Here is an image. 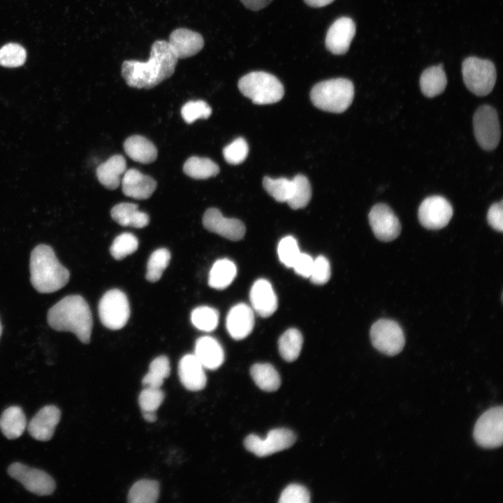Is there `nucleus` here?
<instances>
[{
  "instance_id": "obj_1",
  "label": "nucleus",
  "mask_w": 503,
  "mask_h": 503,
  "mask_svg": "<svg viewBox=\"0 0 503 503\" xmlns=\"http://www.w3.org/2000/svg\"><path fill=\"white\" fill-rule=\"evenodd\" d=\"M177 61L168 41L158 40L152 44L147 61H123L122 75L131 87L151 89L173 75Z\"/></svg>"
},
{
  "instance_id": "obj_2",
  "label": "nucleus",
  "mask_w": 503,
  "mask_h": 503,
  "mask_svg": "<svg viewBox=\"0 0 503 503\" xmlns=\"http://www.w3.org/2000/svg\"><path fill=\"white\" fill-rule=\"evenodd\" d=\"M49 326L57 331L73 333L84 344L90 341L92 316L89 305L79 295L65 296L48 312Z\"/></svg>"
},
{
  "instance_id": "obj_3",
  "label": "nucleus",
  "mask_w": 503,
  "mask_h": 503,
  "mask_svg": "<svg viewBox=\"0 0 503 503\" xmlns=\"http://www.w3.org/2000/svg\"><path fill=\"white\" fill-rule=\"evenodd\" d=\"M29 268L31 283L41 293L55 292L69 280V271L58 261L53 249L47 245H38L32 250Z\"/></svg>"
},
{
  "instance_id": "obj_4",
  "label": "nucleus",
  "mask_w": 503,
  "mask_h": 503,
  "mask_svg": "<svg viewBox=\"0 0 503 503\" xmlns=\"http://www.w3.org/2000/svg\"><path fill=\"white\" fill-rule=\"evenodd\" d=\"M353 96V85L346 78L321 81L310 92L311 101L317 108L335 113L345 111L351 104Z\"/></svg>"
},
{
  "instance_id": "obj_5",
  "label": "nucleus",
  "mask_w": 503,
  "mask_h": 503,
  "mask_svg": "<svg viewBox=\"0 0 503 503\" xmlns=\"http://www.w3.org/2000/svg\"><path fill=\"white\" fill-rule=\"evenodd\" d=\"M240 92L255 104H271L279 101L284 94L282 82L273 75L253 71L238 81Z\"/></svg>"
},
{
  "instance_id": "obj_6",
  "label": "nucleus",
  "mask_w": 503,
  "mask_h": 503,
  "mask_svg": "<svg viewBox=\"0 0 503 503\" xmlns=\"http://www.w3.org/2000/svg\"><path fill=\"white\" fill-rule=\"evenodd\" d=\"M462 73L466 87L475 95H488L495 86L496 70L490 60L467 57L462 62Z\"/></svg>"
},
{
  "instance_id": "obj_7",
  "label": "nucleus",
  "mask_w": 503,
  "mask_h": 503,
  "mask_svg": "<svg viewBox=\"0 0 503 503\" xmlns=\"http://www.w3.org/2000/svg\"><path fill=\"white\" fill-rule=\"evenodd\" d=\"M99 315L106 328L111 330L122 328L130 316L129 303L126 294L116 289L107 291L100 300Z\"/></svg>"
},
{
  "instance_id": "obj_8",
  "label": "nucleus",
  "mask_w": 503,
  "mask_h": 503,
  "mask_svg": "<svg viewBox=\"0 0 503 503\" xmlns=\"http://www.w3.org/2000/svg\"><path fill=\"white\" fill-rule=\"evenodd\" d=\"M502 406L490 408L476 421L473 436L476 444L485 449L502 446L503 441Z\"/></svg>"
},
{
  "instance_id": "obj_9",
  "label": "nucleus",
  "mask_w": 503,
  "mask_h": 503,
  "mask_svg": "<svg viewBox=\"0 0 503 503\" xmlns=\"http://www.w3.org/2000/svg\"><path fill=\"white\" fill-rule=\"evenodd\" d=\"M370 339L373 347L387 356L398 354L404 348L405 339L400 325L390 319H379L371 327Z\"/></svg>"
},
{
  "instance_id": "obj_10",
  "label": "nucleus",
  "mask_w": 503,
  "mask_h": 503,
  "mask_svg": "<svg viewBox=\"0 0 503 503\" xmlns=\"http://www.w3.org/2000/svg\"><path fill=\"white\" fill-rule=\"evenodd\" d=\"M473 127L476 140L486 151L497 147L500 140V126L497 111L491 106L479 107L473 117Z\"/></svg>"
},
{
  "instance_id": "obj_11",
  "label": "nucleus",
  "mask_w": 503,
  "mask_h": 503,
  "mask_svg": "<svg viewBox=\"0 0 503 503\" xmlns=\"http://www.w3.org/2000/svg\"><path fill=\"white\" fill-rule=\"evenodd\" d=\"M296 441L293 431L286 428L271 430L265 438L251 434L244 441L245 447L258 457H265L291 447Z\"/></svg>"
},
{
  "instance_id": "obj_12",
  "label": "nucleus",
  "mask_w": 503,
  "mask_h": 503,
  "mask_svg": "<svg viewBox=\"0 0 503 503\" xmlns=\"http://www.w3.org/2000/svg\"><path fill=\"white\" fill-rule=\"evenodd\" d=\"M8 473L34 494L41 496L49 495L55 489L54 481L48 474L22 463L15 462L10 465Z\"/></svg>"
},
{
  "instance_id": "obj_13",
  "label": "nucleus",
  "mask_w": 503,
  "mask_h": 503,
  "mask_svg": "<svg viewBox=\"0 0 503 503\" xmlns=\"http://www.w3.org/2000/svg\"><path fill=\"white\" fill-rule=\"evenodd\" d=\"M421 224L432 230L445 227L453 216L451 203L444 197L432 196L421 203L418 212Z\"/></svg>"
},
{
  "instance_id": "obj_14",
  "label": "nucleus",
  "mask_w": 503,
  "mask_h": 503,
  "mask_svg": "<svg viewBox=\"0 0 503 503\" xmlns=\"http://www.w3.org/2000/svg\"><path fill=\"white\" fill-rule=\"evenodd\" d=\"M368 217L372 230L378 240L390 242L399 236L401 231L400 223L386 204L378 203L374 205Z\"/></svg>"
},
{
  "instance_id": "obj_15",
  "label": "nucleus",
  "mask_w": 503,
  "mask_h": 503,
  "mask_svg": "<svg viewBox=\"0 0 503 503\" xmlns=\"http://www.w3.org/2000/svg\"><path fill=\"white\" fill-rule=\"evenodd\" d=\"M203 224L207 231L231 240H241L245 233V226L241 221L225 217L219 210L214 207L205 211Z\"/></svg>"
},
{
  "instance_id": "obj_16",
  "label": "nucleus",
  "mask_w": 503,
  "mask_h": 503,
  "mask_svg": "<svg viewBox=\"0 0 503 503\" xmlns=\"http://www.w3.org/2000/svg\"><path fill=\"white\" fill-rule=\"evenodd\" d=\"M356 33L353 21L347 17L336 20L329 27L325 40L328 51L337 55L345 54Z\"/></svg>"
},
{
  "instance_id": "obj_17",
  "label": "nucleus",
  "mask_w": 503,
  "mask_h": 503,
  "mask_svg": "<svg viewBox=\"0 0 503 503\" xmlns=\"http://www.w3.org/2000/svg\"><path fill=\"white\" fill-rule=\"evenodd\" d=\"M168 43L178 59L196 55L204 46L203 36L199 33L186 28H178L173 31Z\"/></svg>"
},
{
  "instance_id": "obj_18",
  "label": "nucleus",
  "mask_w": 503,
  "mask_h": 503,
  "mask_svg": "<svg viewBox=\"0 0 503 503\" xmlns=\"http://www.w3.org/2000/svg\"><path fill=\"white\" fill-rule=\"evenodd\" d=\"M61 417L60 410L54 405H48L41 409L28 425L30 435L36 440H50Z\"/></svg>"
},
{
  "instance_id": "obj_19",
  "label": "nucleus",
  "mask_w": 503,
  "mask_h": 503,
  "mask_svg": "<svg viewBox=\"0 0 503 503\" xmlns=\"http://www.w3.org/2000/svg\"><path fill=\"white\" fill-rule=\"evenodd\" d=\"M226 328L233 339L240 340L247 337L254 326V310L245 303L233 306L226 316Z\"/></svg>"
},
{
  "instance_id": "obj_20",
  "label": "nucleus",
  "mask_w": 503,
  "mask_h": 503,
  "mask_svg": "<svg viewBox=\"0 0 503 503\" xmlns=\"http://www.w3.org/2000/svg\"><path fill=\"white\" fill-rule=\"evenodd\" d=\"M121 181L124 194L138 200L147 199L156 188L152 177L134 168L126 170Z\"/></svg>"
},
{
  "instance_id": "obj_21",
  "label": "nucleus",
  "mask_w": 503,
  "mask_h": 503,
  "mask_svg": "<svg viewBox=\"0 0 503 503\" xmlns=\"http://www.w3.org/2000/svg\"><path fill=\"white\" fill-rule=\"evenodd\" d=\"M253 310L262 317L271 316L277 309L278 301L271 284L265 279L256 280L249 293Z\"/></svg>"
},
{
  "instance_id": "obj_22",
  "label": "nucleus",
  "mask_w": 503,
  "mask_h": 503,
  "mask_svg": "<svg viewBox=\"0 0 503 503\" xmlns=\"http://www.w3.org/2000/svg\"><path fill=\"white\" fill-rule=\"evenodd\" d=\"M204 369L194 354L184 356L178 366V374L182 385L191 391L203 389L207 382Z\"/></svg>"
},
{
  "instance_id": "obj_23",
  "label": "nucleus",
  "mask_w": 503,
  "mask_h": 503,
  "mask_svg": "<svg viewBox=\"0 0 503 503\" xmlns=\"http://www.w3.org/2000/svg\"><path fill=\"white\" fill-rule=\"evenodd\" d=\"M194 355L204 368L209 370L219 367L224 360V353L221 344L210 336H203L196 340Z\"/></svg>"
},
{
  "instance_id": "obj_24",
  "label": "nucleus",
  "mask_w": 503,
  "mask_h": 503,
  "mask_svg": "<svg viewBox=\"0 0 503 503\" xmlns=\"http://www.w3.org/2000/svg\"><path fill=\"white\" fill-rule=\"evenodd\" d=\"M126 170V163L121 154L110 156L100 164L96 170V177L100 183L105 188L114 190L121 182V175Z\"/></svg>"
},
{
  "instance_id": "obj_25",
  "label": "nucleus",
  "mask_w": 503,
  "mask_h": 503,
  "mask_svg": "<svg viewBox=\"0 0 503 503\" xmlns=\"http://www.w3.org/2000/svg\"><path fill=\"white\" fill-rule=\"evenodd\" d=\"M126 154L133 161L141 163H150L157 158V149L147 138L134 135L129 137L124 143Z\"/></svg>"
},
{
  "instance_id": "obj_26",
  "label": "nucleus",
  "mask_w": 503,
  "mask_h": 503,
  "mask_svg": "<svg viewBox=\"0 0 503 503\" xmlns=\"http://www.w3.org/2000/svg\"><path fill=\"white\" fill-rule=\"evenodd\" d=\"M112 218L123 226L141 228L148 225L149 216L138 210V205L131 203H121L115 205L110 212Z\"/></svg>"
},
{
  "instance_id": "obj_27",
  "label": "nucleus",
  "mask_w": 503,
  "mask_h": 503,
  "mask_svg": "<svg viewBox=\"0 0 503 503\" xmlns=\"http://www.w3.org/2000/svg\"><path fill=\"white\" fill-rule=\"evenodd\" d=\"M26 427V417L20 407L12 406L7 408L0 417V429L3 435L9 439L20 437Z\"/></svg>"
},
{
  "instance_id": "obj_28",
  "label": "nucleus",
  "mask_w": 503,
  "mask_h": 503,
  "mask_svg": "<svg viewBox=\"0 0 503 503\" xmlns=\"http://www.w3.org/2000/svg\"><path fill=\"white\" fill-rule=\"evenodd\" d=\"M446 84L447 79L442 64L426 68L420 78L421 92L429 98L442 94L444 91Z\"/></svg>"
},
{
  "instance_id": "obj_29",
  "label": "nucleus",
  "mask_w": 503,
  "mask_h": 503,
  "mask_svg": "<svg viewBox=\"0 0 503 503\" xmlns=\"http://www.w3.org/2000/svg\"><path fill=\"white\" fill-rule=\"evenodd\" d=\"M237 268L233 261L227 258L214 262L209 273L208 284L215 289L228 286L236 276Z\"/></svg>"
},
{
  "instance_id": "obj_30",
  "label": "nucleus",
  "mask_w": 503,
  "mask_h": 503,
  "mask_svg": "<svg viewBox=\"0 0 503 503\" xmlns=\"http://www.w3.org/2000/svg\"><path fill=\"white\" fill-rule=\"evenodd\" d=\"M251 376L261 390L272 392L277 391L281 384L279 375L269 363H256L250 370Z\"/></svg>"
},
{
  "instance_id": "obj_31",
  "label": "nucleus",
  "mask_w": 503,
  "mask_h": 503,
  "mask_svg": "<svg viewBox=\"0 0 503 503\" xmlns=\"http://www.w3.org/2000/svg\"><path fill=\"white\" fill-rule=\"evenodd\" d=\"M183 170L190 177L204 180L216 176L219 172V168L208 158L194 156L185 161Z\"/></svg>"
},
{
  "instance_id": "obj_32",
  "label": "nucleus",
  "mask_w": 503,
  "mask_h": 503,
  "mask_svg": "<svg viewBox=\"0 0 503 503\" xmlns=\"http://www.w3.org/2000/svg\"><path fill=\"white\" fill-rule=\"evenodd\" d=\"M303 339L300 332L296 328L286 330L278 341L281 356L287 362L296 360L301 351Z\"/></svg>"
},
{
  "instance_id": "obj_33",
  "label": "nucleus",
  "mask_w": 503,
  "mask_h": 503,
  "mask_svg": "<svg viewBox=\"0 0 503 503\" xmlns=\"http://www.w3.org/2000/svg\"><path fill=\"white\" fill-rule=\"evenodd\" d=\"M159 495V484L157 481L142 479L136 482L130 488L128 502L130 503H154Z\"/></svg>"
},
{
  "instance_id": "obj_34",
  "label": "nucleus",
  "mask_w": 503,
  "mask_h": 503,
  "mask_svg": "<svg viewBox=\"0 0 503 503\" xmlns=\"http://www.w3.org/2000/svg\"><path fill=\"white\" fill-rule=\"evenodd\" d=\"M170 372L168 358L166 356H158L150 364L149 371L143 378L142 383L145 386L161 388Z\"/></svg>"
},
{
  "instance_id": "obj_35",
  "label": "nucleus",
  "mask_w": 503,
  "mask_h": 503,
  "mask_svg": "<svg viewBox=\"0 0 503 503\" xmlns=\"http://www.w3.org/2000/svg\"><path fill=\"white\" fill-rule=\"evenodd\" d=\"M293 190L286 202L291 208L298 210L305 207L312 197V188L308 179L302 175H297L293 179Z\"/></svg>"
},
{
  "instance_id": "obj_36",
  "label": "nucleus",
  "mask_w": 503,
  "mask_h": 503,
  "mask_svg": "<svg viewBox=\"0 0 503 503\" xmlns=\"http://www.w3.org/2000/svg\"><path fill=\"white\" fill-rule=\"evenodd\" d=\"M263 186L266 191L278 202H287L293 190L292 180L285 177L271 178L265 177Z\"/></svg>"
},
{
  "instance_id": "obj_37",
  "label": "nucleus",
  "mask_w": 503,
  "mask_h": 503,
  "mask_svg": "<svg viewBox=\"0 0 503 503\" xmlns=\"http://www.w3.org/2000/svg\"><path fill=\"white\" fill-rule=\"evenodd\" d=\"M191 320L193 325L198 330L211 332L217 327L219 312L208 306L198 307L192 311Z\"/></svg>"
},
{
  "instance_id": "obj_38",
  "label": "nucleus",
  "mask_w": 503,
  "mask_h": 503,
  "mask_svg": "<svg viewBox=\"0 0 503 503\" xmlns=\"http://www.w3.org/2000/svg\"><path fill=\"white\" fill-rule=\"evenodd\" d=\"M170 260V253L167 249L155 250L147 261L146 279L150 282H157L168 265Z\"/></svg>"
},
{
  "instance_id": "obj_39",
  "label": "nucleus",
  "mask_w": 503,
  "mask_h": 503,
  "mask_svg": "<svg viewBox=\"0 0 503 503\" xmlns=\"http://www.w3.org/2000/svg\"><path fill=\"white\" fill-rule=\"evenodd\" d=\"M138 247L137 238L132 233H123L115 238L110 252L114 258L121 260L134 253Z\"/></svg>"
},
{
  "instance_id": "obj_40",
  "label": "nucleus",
  "mask_w": 503,
  "mask_h": 503,
  "mask_svg": "<svg viewBox=\"0 0 503 503\" xmlns=\"http://www.w3.org/2000/svg\"><path fill=\"white\" fill-rule=\"evenodd\" d=\"M25 49L17 43H8L0 48V65L15 68L23 65L26 61Z\"/></svg>"
},
{
  "instance_id": "obj_41",
  "label": "nucleus",
  "mask_w": 503,
  "mask_h": 503,
  "mask_svg": "<svg viewBox=\"0 0 503 503\" xmlns=\"http://www.w3.org/2000/svg\"><path fill=\"white\" fill-rule=\"evenodd\" d=\"M212 114V108L203 100L190 101L181 109L183 119L191 124L198 119H207Z\"/></svg>"
},
{
  "instance_id": "obj_42",
  "label": "nucleus",
  "mask_w": 503,
  "mask_h": 503,
  "mask_svg": "<svg viewBox=\"0 0 503 503\" xmlns=\"http://www.w3.org/2000/svg\"><path fill=\"white\" fill-rule=\"evenodd\" d=\"M164 393L161 388L145 386L138 398L142 411H156L162 404Z\"/></svg>"
},
{
  "instance_id": "obj_43",
  "label": "nucleus",
  "mask_w": 503,
  "mask_h": 503,
  "mask_svg": "<svg viewBox=\"0 0 503 503\" xmlns=\"http://www.w3.org/2000/svg\"><path fill=\"white\" fill-rule=\"evenodd\" d=\"M277 253L280 261L286 267L292 268L300 252L296 240L286 236L279 242Z\"/></svg>"
},
{
  "instance_id": "obj_44",
  "label": "nucleus",
  "mask_w": 503,
  "mask_h": 503,
  "mask_svg": "<svg viewBox=\"0 0 503 503\" xmlns=\"http://www.w3.org/2000/svg\"><path fill=\"white\" fill-rule=\"evenodd\" d=\"M249 147L246 140L242 138H238L226 146L223 150V155L227 163L237 165L247 158Z\"/></svg>"
},
{
  "instance_id": "obj_45",
  "label": "nucleus",
  "mask_w": 503,
  "mask_h": 503,
  "mask_svg": "<svg viewBox=\"0 0 503 503\" xmlns=\"http://www.w3.org/2000/svg\"><path fill=\"white\" fill-rule=\"evenodd\" d=\"M310 495L308 490L299 484H291L284 489L280 495V503H308Z\"/></svg>"
},
{
  "instance_id": "obj_46",
  "label": "nucleus",
  "mask_w": 503,
  "mask_h": 503,
  "mask_svg": "<svg viewBox=\"0 0 503 503\" xmlns=\"http://www.w3.org/2000/svg\"><path fill=\"white\" fill-rule=\"evenodd\" d=\"M330 277V265L328 260L323 256H319L314 259L311 272V282L315 284H326Z\"/></svg>"
},
{
  "instance_id": "obj_47",
  "label": "nucleus",
  "mask_w": 503,
  "mask_h": 503,
  "mask_svg": "<svg viewBox=\"0 0 503 503\" xmlns=\"http://www.w3.org/2000/svg\"><path fill=\"white\" fill-rule=\"evenodd\" d=\"M502 201L493 204L487 214V220L489 225L495 230L502 232L503 231V210Z\"/></svg>"
},
{
  "instance_id": "obj_48",
  "label": "nucleus",
  "mask_w": 503,
  "mask_h": 503,
  "mask_svg": "<svg viewBox=\"0 0 503 503\" xmlns=\"http://www.w3.org/2000/svg\"><path fill=\"white\" fill-rule=\"evenodd\" d=\"M313 263L314 259L309 254L300 252L292 268L298 275L303 277H309Z\"/></svg>"
},
{
  "instance_id": "obj_49",
  "label": "nucleus",
  "mask_w": 503,
  "mask_h": 503,
  "mask_svg": "<svg viewBox=\"0 0 503 503\" xmlns=\"http://www.w3.org/2000/svg\"><path fill=\"white\" fill-rule=\"evenodd\" d=\"M272 1V0H240L247 8L252 10H261L270 4Z\"/></svg>"
},
{
  "instance_id": "obj_50",
  "label": "nucleus",
  "mask_w": 503,
  "mask_h": 503,
  "mask_svg": "<svg viewBox=\"0 0 503 503\" xmlns=\"http://www.w3.org/2000/svg\"><path fill=\"white\" fill-rule=\"evenodd\" d=\"M335 0H304L306 4L313 8H321L331 3Z\"/></svg>"
},
{
  "instance_id": "obj_51",
  "label": "nucleus",
  "mask_w": 503,
  "mask_h": 503,
  "mask_svg": "<svg viewBox=\"0 0 503 503\" xmlns=\"http://www.w3.org/2000/svg\"><path fill=\"white\" fill-rule=\"evenodd\" d=\"M144 419L150 423H153L156 420V411H142Z\"/></svg>"
},
{
  "instance_id": "obj_52",
  "label": "nucleus",
  "mask_w": 503,
  "mask_h": 503,
  "mask_svg": "<svg viewBox=\"0 0 503 503\" xmlns=\"http://www.w3.org/2000/svg\"><path fill=\"white\" fill-rule=\"evenodd\" d=\"M1 332H2V327H1V322H0V336H1Z\"/></svg>"
}]
</instances>
